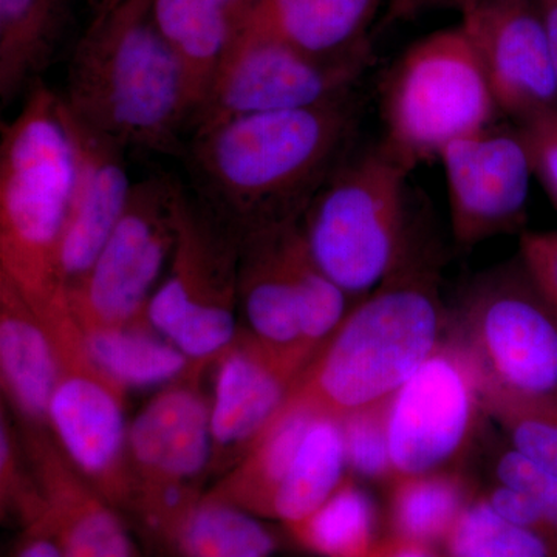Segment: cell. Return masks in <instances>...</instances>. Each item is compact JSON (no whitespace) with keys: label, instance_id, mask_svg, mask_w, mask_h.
<instances>
[{"label":"cell","instance_id":"cell-1","mask_svg":"<svg viewBox=\"0 0 557 557\" xmlns=\"http://www.w3.org/2000/svg\"><path fill=\"white\" fill-rule=\"evenodd\" d=\"M357 115L350 94L194 131L186 160L197 199L242 242L300 220L348 152Z\"/></svg>","mask_w":557,"mask_h":557},{"label":"cell","instance_id":"cell-2","mask_svg":"<svg viewBox=\"0 0 557 557\" xmlns=\"http://www.w3.org/2000/svg\"><path fill=\"white\" fill-rule=\"evenodd\" d=\"M62 101L124 149L186 156L183 134L201 97L161 35L152 0H123L97 14L73 51Z\"/></svg>","mask_w":557,"mask_h":557},{"label":"cell","instance_id":"cell-3","mask_svg":"<svg viewBox=\"0 0 557 557\" xmlns=\"http://www.w3.org/2000/svg\"><path fill=\"white\" fill-rule=\"evenodd\" d=\"M448 322L434 270L412 249L386 282L355 300L287 401L338 418L387 401L442 344Z\"/></svg>","mask_w":557,"mask_h":557},{"label":"cell","instance_id":"cell-4","mask_svg":"<svg viewBox=\"0 0 557 557\" xmlns=\"http://www.w3.org/2000/svg\"><path fill=\"white\" fill-rule=\"evenodd\" d=\"M75 161L61 95L36 84L0 141V273L35 311L67 302L60 252Z\"/></svg>","mask_w":557,"mask_h":557},{"label":"cell","instance_id":"cell-5","mask_svg":"<svg viewBox=\"0 0 557 557\" xmlns=\"http://www.w3.org/2000/svg\"><path fill=\"white\" fill-rule=\"evenodd\" d=\"M410 172L381 141L348 149L299 220L319 269L350 299L379 288L412 252Z\"/></svg>","mask_w":557,"mask_h":557},{"label":"cell","instance_id":"cell-6","mask_svg":"<svg viewBox=\"0 0 557 557\" xmlns=\"http://www.w3.org/2000/svg\"><path fill=\"white\" fill-rule=\"evenodd\" d=\"M380 139L410 170L450 143L493 126L496 98L461 25L424 36L388 69L380 90Z\"/></svg>","mask_w":557,"mask_h":557},{"label":"cell","instance_id":"cell-7","mask_svg":"<svg viewBox=\"0 0 557 557\" xmlns=\"http://www.w3.org/2000/svg\"><path fill=\"white\" fill-rule=\"evenodd\" d=\"M448 335L474 362L483 391L557 401V304L520 255L469 285Z\"/></svg>","mask_w":557,"mask_h":557},{"label":"cell","instance_id":"cell-8","mask_svg":"<svg viewBox=\"0 0 557 557\" xmlns=\"http://www.w3.org/2000/svg\"><path fill=\"white\" fill-rule=\"evenodd\" d=\"M242 240L180 188L170 276L149 300L148 322L190 361L222 357L237 336Z\"/></svg>","mask_w":557,"mask_h":557},{"label":"cell","instance_id":"cell-9","mask_svg":"<svg viewBox=\"0 0 557 557\" xmlns=\"http://www.w3.org/2000/svg\"><path fill=\"white\" fill-rule=\"evenodd\" d=\"M239 300L249 332L263 346L309 366L339 327L351 299L311 256L299 220L242 242Z\"/></svg>","mask_w":557,"mask_h":557},{"label":"cell","instance_id":"cell-10","mask_svg":"<svg viewBox=\"0 0 557 557\" xmlns=\"http://www.w3.org/2000/svg\"><path fill=\"white\" fill-rule=\"evenodd\" d=\"M44 324L60 361V379L49 405V424L58 446L113 507L134 511L137 485L127 460L126 387L98 368L75 314Z\"/></svg>","mask_w":557,"mask_h":557},{"label":"cell","instance_id":"cell-11","mask_svg":"<svg viewBox=\"0 0 557 557\" xmlns=\"http://www.w3.org/2000/svg\"><path fill=\"white\" fill-rule=\"evenodd\" d=\"M180 188L166 174L135 183L119 225L87 276L69 292L84 332L149 325V300L177 239Z\"/></svg>","mask_w":557,"mask_h":557},{"label":"cell","instance_id":"cell-12","mask_svg":"<svg viewBox=\"0 0 557 557\" xmlns=\"http://www.w3.org/2000/svg\"><path fill=\"white\" fill-rule=\"evenodd\" d=\"M369 61L313 57L247 21L212 75L194 131L339 100L351 94Z\"/></svg>","mask_w":557,"mask_h":557},{"label":"cell","instance_id":"cell-13","mask_svg":"<svg viewBox=\"0 0 557 557\" xmlns=\"http://www.w3.org/2000/svg\"><path fill=\"white\" fill-rule=\"evenodd\" d=\"M485 418L478 369L446 332L434 354L387 399L395 478L456 469Z\"/></svg>","mask_w":557,"mask_h":557},{"label":"cell","instance_id":"cell-14","mask_svg":"<svg viewBox=\"0 0 557 557\" xmlns=\"http://www.w3.org/2000/svg\"><path fill=\"white\" fill-rule=\"evenodd\" d=\"M450 228L465 247L515 233L527 219L533 164L518 127L490 126L450 143L438 157Z\"/></svg>","mask_w":557,"mask_h":557},{"label":"cell","instance_id":"cell-15","mask_svg":"<svg viewBox=\"0 0 557 557\" xmlns=\"http://www.w3.org/2000/svg\"><path fill=\"white\" fill-rule=\"evenodd\" d=\"M460 14L498 112L516 124L557 108V84L537 0H475Z\"/></svg>","mask_w":557,"mask_h":557},{"label":"cell","instance_id":"cell-16","mask_svg":"<svg viewBox=\"0 0 557 557\" xmlns=\"http://www.w3.org/2000/svg\"><path fill=\"white\" fill-rule=\"evenodd\" d=\"M61 116L75 161L72 200L60 252L61 276L70 292L87 276L119 225L135 183L127 172L126 149L78 119L62 97Z\"/></svg>","mask_w":557,"mask_h":557},{"label":"cell","instance_id":"cell-17","mask_svg":"<svg viewBox=\"0 0 557 557\" xmlns=\"http://www.w3.org/2000/svg\"><path fill=\"white\" fill-rule=\"evenodd\" d=\"M212 445L211 408L196 386L174 384L161 392L134 418L127 434L137 496L150 487H193Z\"/></svg>","mask_w":557,"mask_h":557},{"label":"cell","instance_id":"cell-18","mask_svg":"<svg viewBox=\"0 0 557 557\" xmlns=\"http://www.w3.org/2000/svg\"><path fill=\"white\" fill-rule=\"evenodd\" d=\"M25 442L62 557H137L119 509L79 474L60 446L36 426L28 429Z\"/></svg>","mask_w":557,"mask_h":557},{"label":"cell","instance_id":"cell-19","mask_svg":"<svg viewBox=\"0 0 557 557\" xmlns=\"http://www.w3.org/2000/svg\"><path fill=\"white\" fill-rule=\"evenodd\" d=\"M219 359L211 406L212 442L225 450L242 446L248 450L307 366L263 346L251 333L237 336Z\"/></svg>","mask_w":557,"mask_h":557},{"label":"cell","instance_id":"cell-20","mask_svg":"<svg viewBox=\"0 0 557 557\" xmlns=\"http://www.w3.org/2000/svg\"><path fill=\"white\" fill-rule=\"evenodd\" d=\"M0 369L11 401L30 426L49 423L60 361L39 314L16 285L0 273Z\"/></svg>","mask_w":557,"mask_h":557},{"label":"cell","instance_id":"cell-21","mask_svg":"<svg viewBox=\"0 0 557 557\" xmlns=\"http://www.w3.org/2000/svg\"><path fill=\"white\" fill-rule=\"evenodd\" d=\"M383 0H259L249 22L324 60H370L369 30Z\"/></svg>","mask_w":557,"mask_h":557},{"label":"cell","instance_id":"cell-22","mask_svg":"<svg viewBox=\"0 0 557 557\" xmlns=\"http://www.w3.org/2000/svg\"><path fill=\"white\" fill-rule=\"evenodd\" d=\"M69 0H0V101L9 108L42 81L70 22Z\"/></svg>","mask_w":557,"mask_h":557},{"label":"cell","instance_id":"cell-23","mask_svg":"<svg viewBox=\"0 0 557 557\" xmlns=\"http://www.w3.org/2000/svg\"><path fill=\"white\" fill-rule=\"evenodd\" d=\"M150 533L178 557H274L277 549L256 516L208 496L193 498Z\"/></svg>","mask_w":557,"mask_h":557},{"label":"cell","instance_id":"cell-24","mask_svg":"<svg viewBox=\"0 0 557 557\" xmlns=\"http://www.w3.org/2000/svg\"><path fill=\"white\" fill-rule=\"evenodd\" d=\"M317 416L321 413L285 399L247 450L239 468L207 496L234 505L256 518L271 519L274 496Z\"/></svg>","mask_w":557,"mask_h":557},{"label":"cell","instance_id":"cell-25","mask_svg":"<svg viewBox=\"0 0 557 557\" xmlns=\"http://www.w3.org/2000/svg\"><path fill=\"white\" fill-rule=\"evenodd\" d=\"M387 486L388 534L440 548L479 494L457 469L403 475Z\"/></svg>","mask_w":557,"mask_h":557},{"label":"cell","instance_id":"cell-26","mask_svg":"<svg viewBox=\"0 0 557 557\" xmlns=\"http://www.w3.org/2000/svg\"><path fill=\"white\" fill-rule=\"evenodd\" d=\"M346 471L339 418L314 417L274 496L271 519L285 527L306 519L335 493L346 480Z\"/></svg>","mask_w":557,"mask_h":557},{"label":"cell","instance_id":"cell-27","mask_svg":"<svg viewBox=\"0 0 557 557\" xmlns=\"http://www.w3.org/2000/svg\"><path fill=\"white\" fill-rule=\"evenodd\" d=\"M285 528L296 545L317 557H368L381 539L375 504L351 478L310 516Z\"/></svg>","mask_w":557,"mask_h":557},{"label":"cell","instance_id":"cell-28","mask_svg":"<svg viewBox=\"0 0 557 557\" xmlns=\"http://www.w3.org/2000/svg\"><path fill=\"white\" fill-rule=\"evenodd\" d=\"M91 358L123 387L170 383L189 369L190 359L150 325L84 332Z\"/></svg>","mask_w":557,"mask_h":557},{"label":"cell","instance_id":"cell-29","mask_svg":"<svg viewBox=\"0 0 557 557\" xmlns=\"http://www.w3.org/2000/svg\"><path fill=\"white\" fill-rule=\"evenodd\" d=\"M152 14L203 102L212 75L239 30L208 0H152Z\"/></svg>","mask_w":557,"mask_h":557},{"label":"cell","instance_id":"cell-30","mask_svg":"<svg viewBox=\"0 0 557 557\" xmlns=\"http://www.w3.org/2000/svg\"><path fill=\"white\" fill-rule=\"evenodd\" d=\"M480 493L498 515L557 547V475L507 445L494 457L493 482Z\"/></svg>","mask_w":557,"mask_h":557},{"label":"cell","instance_id":"cell-31","mask_svg":"<svg viewBox=\"0 0 557 557\" xmlns=\"http://www.w3.org/2000/svg\"><path fill=\"white\" fill-rule=\"evenodd\" d=\"M443 552L446 557H557L556 545L498 515L480 491Z\"/></svg>","mask_w":557,"mask_h":557},{"label":"cell","instance_id":"cell-32","mask_svg":"<svg viewBox=\"0 0 557 557\" xmlns=\"http://www.w3.org/2000/svg\"><path fill=\"white\" fill-rule=\"evenodd\" d=\"M487 420L509 448L557 475V401L525 399L483 391Z\"/></svg>","mask_w":557,"mask_h":557},{"label":"cell","instance_id":"cell-33","mask_svg":"<svg viewBox=\"0 0 557 557\" xmlns=\"http://www.w3.org/2000/svg\"><path fill=\"white\" fill-rule=\"evenodd\" d=\"M348 471L372 482L395 478L387 428V401L341 417Z\"/></svg>","mask_w":557,"mask_h":557},{"label":"cell","instance_id":"cell-34","mask_svg":"<svg viewBox=\"0 0 557 557\" xmlns=\"http://www.w3.org/2000/svg\"><path fill=\"white\" fill-rule=\"evenodd\" d=\"M516 127L530 153L534 180L557 209V108L520 121Z\"/></svg>","mask_w":557,"mask_h":557},{"label":"cell","instance_id":"cell-35","mask_svg":"<svg viewBox=\"0 0 557 557\" xmlns=\"http://www.w3.org/2000/svg\"><path fill=\"white\" fill-rule=\"evenodd\" d=\"M519 255L557 304V231L523 233Z\"/></svg>","mask_w":557,"mask_h":557},{"label":"cell","instance_id":"cell-36","mask_svg":"<svg viewBox=\"0 0 557 557\" xmlns=\"http://www.w3.org/2000/svg\"><path fill=\"white\" fill-rule=\"evenodd\" d=\"M10 557H62L47 512L22 527V536Z\"/></svg>","mask_w":557,"mask_h":557},{"label":"cell","instance_id":"cell-37","mask_svg":"<svg viewBox=\"0 0 557 557\" xmlns=\"http://www.w3.org/2000/svg\"><path fill=\"white\" fill-rule=\"evenodd\" d=\"M475 0H388L386 24L416 20L421 14L434 10L456 9L461 11L471 5Z\"/></svg>","mask_w":557,"mask_h":557},{"label":"cell","instance_id":"cell-38","mask_svg":"<svg viewBox=\"0 0 557 557\" xmlns=\"http://www.w3.org/2000/svg\"><path fill=\"white\" fill-rule=\"evenodd\" d=\"M368 557H446L443 548L397 536L381 537Z\"/></svg>","mask_w":557,"mask_h":557},{"label":"cell","instance_id":"cell-39","mask_svg":"<svg viewBox=\"0 0 557 557\" xmlns=\"http://www.w3.org/2000/svg\"><path fill=\"white\" fill-rule=\"evenodd\" d=\"M537 3L547 30L549 54L557 84V0H537Z\"/></svg>","mask_w":557,"mask_h":557},{"label":"cell","instance_id":"cell-40","mask_svg":"<svg viewBox=\"0 0 557 557\" xmlns=\"http://www.w3.org/2000/svg\"><path fill=\"white\" fill-rule=\"evenodd\" d=\"M95 2H97V14H101L119 5L123 0H95Z\"/></svg>","mask_w":557,"mask_h":557}]
</instances>
